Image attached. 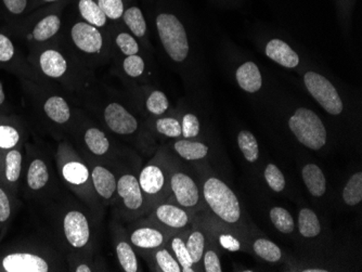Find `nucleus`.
Listing matches in <instances>:
<instances>
[{
  "mask_svg": "<svg viewBox=\"0 0 362 272\" xmlns=\"http://www.w3.org/2000/svg\"><path fill=\"white\" fill-rule=\"evenodd\" d=\"M6 9L11 14L20 16L26 11V8L29 5V0H3Z\"/></svg>",
  "mask_w": 362,
  "mask_h": 272,
  "instance_id": "49",
  "label": "nucleus"
},
{
  "mask_svg": "<svg viewBox=\"0 0 362 272\" xmlns=\"http://www.w3.org/2000/svg\"><path fill=\"white\" fill-rule=\"evenodd\" d=\"M84 156V155H82ZM85 157L90 169L94 192L104 206L114 205L118 191V171L114 163L102 162Z\"/></svg>",
  "mask_w": 362,
  "mask_h": 272,
  "instance_id": "17",
  "label": "nucleus"
},
{
  "mask_svg": "<svg viewBox=\"0 0 362 272\" xmlns=\"http://www.w3.org/2000/svg\"><path fill=\"white\" fill-rule=\"evenodd\" d=\"M68 263L70 271H101V267L96 265L94 255H68Z\"/></svg>",
  "mask_w": 362,
  "mask_h": 272,
  "instance_id": "43",
  "label": "nucleus"
},
{
  "mask_svg": "<svg viewBox=\"0 0 362 272\" xmlns=\"http://www.w3.org/2000/svg\"><path fill=\"white\" fill-rule=\"evenodd\" d=\"M251 247H252L253 254L261 261L277 264L280 263L282 259L283 254L280 247L270 240L258 237L251 243Z\"/></svg>",
  "mask_w": 362,
  "mask_h": 272,
  "instance_id": "33",
  "label": "nucleus"
},
{
  "mask_svg": "<svg viewBox=\"0 0 362 272\" xmlns=\"http://www.w3.org/2000/svg\"><path fill=\"white\" fill-rule=\"evenodd\" d=\"M3 166H4V156H3V154H1V152H0V171H3Z\"/></svg>",
  "mask_w": 362,
  "mask_h": 272,
  "instance_id": "53",
  "label": "nucleus"
},
{
  "mask_svg": "<svg viewBox=\"0 0 362 272\" xmlns=\"http://www.w3.org/2000/svg\"><path fill=\"white\" fill-rule=\"evenodd\" d=\"M172 160V156L161 150L139 173V185L142 187L150 209L170 197V171Z\"/></svg>",
  "mask_w": 362,
  "mask_h": 272,
  "instance_id": "9",
  "label": "nucleus"
},
{
  "mask_svg": "<svg viewBox=\"0 0 362 272\" xmlns=\"http://www.w3.org/2000/svg\"><path fill=\"white\" fill-rule=\"evenodd\" d=\"M304 84L316 101L331 116H339L344 110L343 101L337 88L321 74L309 70L304 75Z\"/></svg>",
  "mask_w": 362,
  "mask_h": 272,
  "instance_id": "20",
  "label": "nucleus"
},
{
  "mask_svg": "<svg viewBox=\"0 0 362 272\" xmlns=\"http://www.w3.org/2000/svg\"><path fill=\"white\" fill-rule=\"evenodd\" d=\"M72 1L52 4L45 10L43 16L32 26L27 39L38 45H45L59 37L64 23V13Z\"/></svg>",
  "mask_w": 362,
  "mask_h": 272,
  "instance_id": "16",
  "label": "nucleus"
},
{
  "mask_svg": "<svg viewBox=\"0 0 362 272\" xmlns=\"http://www.w3.org/2000/svg\"><path fill=\"white\" fill-rule=\"evenodd\" d=\"M186 231L172 233L167 241L166 247L170 249L175 259L182 268V272H194L196 269L193 265L192 259L186 247Z\"/></svg>",
  "mask_w": 362,
  "mask_h": 272,
  "instance_id": "30",
  "label": "nucleus"
},
{
  "mask_svg": "<svg viewBox=\"0 0 362 272\" xmlns=\"http://www.w3.org/2000/svg\"><path fill=\"white\" fill-rule=\"evenodd\" d=\"M113 243L116 249V259L120 267L125 272H138L139 261L137 252L130 245L127 231L124 230L118 225H114Z\"/></svg>",
  "mask_w": 362,
  "mask_h": 272,
  "instance_id": "21",
  "label": "nucleus"
},
{
  "mask_svg": "<svg viewBox=\"0 0 362 272\" xmlns=\"http://www.w3.org/2000/svg\"><path fill=\"white\" fill-rule=\"evenodd\" d=\"M96 3L106 13L108 21L116 23L122 20L123 13L126 7L125 0H96Z\"/></svg>",
  "mask_w": 362,
  "mask_h": 272,
  "instance_id": "45",
  "label": "nucleus"
},
{
  "mask_svg": "<svg viewBox=\"0 0 362 272\" xmlns=\"http://www.w3.org/2000/svg\"><path fill=\"white\" fill-rule=\"evenodd\" d=\"M343 201L347 206L355 207L362 201V173L357 171L348 179L343 189Z\"/></svg>",
  "mask_w": 362,
  "mask_h": 272,
  "instance_id": "35",
  "label": "nucleus"
},
{
  "mask_svg": "<svg viewBox=\"0 0 362 272\" xmlns=\"http://www.w3.org/2000/svg\"><path fill=\"white\" fill-rule=\"evenodd\" d=\"M80 109L74 99L64 90L49 89L42 94L40 110L43 116L52 130H57L63 138L71 134Z\"/></svg>",
  "mask_w": 362,
  "mask_h": 272,
  "instance_id": "10",
  "label": "nucleus"
},
{
  "mask_svg": "<svg viewBox=\"0 0 362 272\" xmlns=\"http://www.w3.org/2000/svg\"><path fill=\"white\" fill-rule=\"evenodd\" d=\"M208 237L202 223L196 215L193 225L186 231V247L192 259L193 265L196 271H201L202 266L203 254L208 245Z\"/></svg>",
  "mask_w": 362,
  "mask_h": 272,
  "instance_id": "22",
  "label": "nucleus"
},
{
  "mask_svg": "<svg viewBox=\"0 0 362 272\" xmlns=\"http://www.w3.org/2000/svg\"><path fill=\"white\" fill-rule=\"evenodd\" d=\"M238 147L247 162L254 164L258 161V141L252 132L241 130L238 135Z\"/></svg>",
  "mask_w": 362,
  "mask_h": 272,
  "instance_id": "36",
  "label": "nucleus"
},
{
  "mask_svg": "<svg viewBox=\"0 0 362 272\" xmlns=\"http://www.w3.org/2000/svg\"><path fill=\"white\" fill-rule=\"evenodd\" d=\"M66 268L60 257L38 252L19 251L6 254L0 259V271L49 272L60 271Z\"/></svg>",
  "mask_w": 362,
  "mask_h": 272,
  "instance_id": "13",
  "label": "nucleus"
},
{
  "mask_svg": "<svg viewBox=\"0 0 362 272\" xmlns=\"http://www.w3.org/2000/svg\"><path fill=\"white\" fill-rule=\"evenodd\" d=\"M21 143V132L11 124H0V149L3 151L17 148Z\"/></svg>",
  "mask_w": 362,
  "mask_h": 272,
  "instance_id": "42",
  "label": "nucleus"
},
{
  "mask_svg": "<svg viewBox=\"0 0 362 272\" xmlns=\"http://www.w3.org/2000/svg\"><path fill=\"white\" fill-rule=\"evenodd\" d=\"M66 1H72V0H40V3L43 5H52V4L66 3Z\"/></svg>",
  "mask_w": 362,
  "mask_h": 272,
  "instance_id": "50",
  "label": "nucleus"
},
{
  "mask_svg": "<svg viewBox=\"0 0 362 272\" xmlns=\"http://www.w3.org/2000/svg\"><path fill=\"white\" fill-rule=\"evenodd\" d=\"M205 211L227 227L245 233L244 211L240 201L228 183L216 175L207 174L201 180Z\"/></svg>",
  "mask_w": 362,
  "mask_h": 272,
  "instance_id": "5",
  "label": "nucleus"
},
{
  "mask_svg": "<svg viewBox=\"0 0 362 272\" xmlns=\"http://www.w3.org/2000/svg\"><path fill=\"white\" fill-rule=\"evenodd\" d=\"M263 178L266 180L269 188L275 193L282 192L287 185L285 175L277 165L269 163L263 171Z\"/></svg>",
  "mask_w": 362,
  "mask_h": 272,
  "instance_id": "44",
  "label": "nucleus"
},
{
  "mask_svg": "<svg viewBox=\"0 0 362 272\" xmlns=\"http://www.w3.org/2000/svg\"><path fill=\"white\" fill-rule=\"evenodd\" d=\"M170 190L168 199L193 214L205 211L201 183L190 171L179 164L173 157L170 171Z\"/></svg>",
  "mask_w": 362,
  "mask_h": 272,
  "instance_id": "11",
  "label": "nucleus"
},
{
  "mask_svg": "<svg viewBox=\"0 0 362 272\" xmlns=\"http://www.w3.org/2000/svg\"><path fill=\"white\" fill-rule=\"evenodd\" d=\"M144 106L148 113L151 116H164L165 113L170 109V101L167 99L166 94L161 90H152L150 94L146 96Z\"/></svg>",
  "mask_w": 362,
  "mask_h": 272,
  "instance_id": "41",
  "label": "nucleus"
},
{
  "mask_svg": "<svg viewBox=\"0 0 362 272\" xmlns=\"http://www.w3.org/2000/svg\"><path fill=\"white\" fill-rule=\"evenodd\" d=\"M301 178L306 188L313 197H323L327 192V179L321 167L317 164H306L301 168Z\"/></svg>",
  "mask_w": 362,
  "mask_h": 272,
  "instance_id": "28",
  "label": "nucleus"
},
{
  "mask_svg": "<svg viewBox=\"0 0 362 272\" xmlns=\"http://www.w3.org/2000/svg\"><path fill=\"white\" fill-rule=\"evenodd\" d=\"M196 215L177 204L173 199H166L151 209L146 219L174 233L188 230L194 223Z\"/></svg>",
  "mask_w": 362,
  "mask_h": 272,
  "instance_id": "15",
  "label": "nucleus"
},
{
  "mask_svg": "<svg viewBox=\"0 0 362 272\" xmlns=\"http://www.w3.org/2000/svg\"><path fill=\"white\" fill-rule=\"evenodd\" d=\"M6 101V94L4 92L3 84L0 82V106H4Z\"/></svg>",
  "mask_w": 362,
  "mask_h": 272,
  "instance_id": "51",
  "label": "nucleus"
},
{
  "mask_svg": "<svg viewBox=\"0 0 362 272\" xmlns=\"http://www.w3.org/2000/svg\"><path fill=\"white\" fill-rule=\"evenodd\" d=\"M235 78L241 89L249 94L259 92L263 86L261 70L252 61L245 62L242 66H239L235 73Z\"/></svg>",
  "mask_w": 362,
  "mask_h": 272,
  "instance_id": "29",
  "label": "nucleus"
},
{
  "mask_svg": "<svg viewBox=\"0 0 362 272\" xmlns=\"http://www.w3.org/2000/svg\"><path fill=\"white\" fill-rule=\"evenodd\" d=\"M156 27L161 45L170 61L177 64L187 62L190 56V40L180 18L172 11L158 12Z\"/></svg>",
  "mask_w": 362,
  "mask_h": 272,
  "instance_id": "7",
  "label": "nucleus"
},
{
  "mask_svg": "<svg viewBox=\"0 0 362 272\" xmlns=\"http://www.w3.org/2000/svg\"><path fill=\"white\" fill-rule=\"evenodd\" d=\"M76 141L82 155L102 162L113 163L116 148L106 130L96 124L87 112L80 109L73 130L70 134Z\"/></svg>",
  "mask_w": 362,
  "mask_h": 272,
  "instance_id": "6",
  "label": "nucleus"
},
{
  "mask_svg": "<svg viewBox=\"0 0 362 272\" xmlns=\"http://www.w3.org/2000/svg\"><path fill=\"white\" fill-rule=\"evenodd\" d=\"M15 54L17 51L12 40L0 33V63H10L15 59Z\"/></svg>",
  "mask_w": 362,
  "mask_h": 272,
  "instance_id": "48",
  "label": "nucleus"
},
{
  "mask_svg": "<svg viewBox=\"0 0 362 272\" xmlns=\"http://www.w3.org/2000/svg\"><path fill=\"white\" fill-rule=\"evenodd\" d=\"M130 227L126 231L130 245L135 251L142 254L144 257L150 255L156 249L165 247L173 233L156 223H151L148 219L142 221L137 219L134 225Z\"/></svg>",
  "mask_w": 362,
  "mask_h": 272,
  "instance_id": "14",
  "label": "nucleus"
},
{
  "mask_svg": "<svg viewBox=\"0 0 362 272\" xmlns=\"http://www.w3.org/2000/svg\"><path fill=\"white\" fill-rule=\"evenodd\" d=\"M297 227H299L301 237L305 239H315L323 230L317 214L313 209H307V207L299 211Z\"/></svg>",
  "mask_w": 362,
  "mask_h": 272,
  "instance_id": "34",
  "label": "nucleus"
},
{
  "mask_svg": "<svg viewBox=\"0 0 362 272\" xmlns=\"http://www.w3.org/2000/svg\"><path fill=\"white\" fill-rule=\"evenodd\" d=\"M202 266L204 271L206 272H221L220 259H219L218 253L212 245H207L203 254Z\"/></svg>",
  "mask_w": 362,
  "mask_h": 272,
  "instance_id": "47",
  "label": "nucleus"
},
{
  "mask_svg": "<svg viewBox=\"0 0 362 272\" xmlns=\"http://www.w3.org/2000/svg\"><path fill=\"white\" fill-rule=\"evenodd\" d=\"M60 38L74 56L94 72L112 58L108 32L82 21L75 12L64 17Z\"/></svg>",
  "mask_w": 362,
  "mask_h": 272,
  "instance_id": "3",
  "label": "nucleus"
},
{
  "mask_svg": "<svg viewBox=\"0 0 362 272\" xmlns=\"http://www.w3.org/2000/svg\"><path fill=\"white\" fill-rule=\"evenodd\" d=\"M289 130L306 148L318 151L325 148L327 132L325 124L313 111L299 108L289 118Z\"/></svg>",
  "mask_w": 362,
  "mask_h": 272,
  "instance_id": "12",
  "label": "nucleus"
},
{
  "mask_svg": "<svg viewBox=\"0 0 362 272\" xmlns=\"http://www.w3.org/2000/svg\"><path fill=\"white\" fill-rule=\"evenodd\" d=\"M146 64L140 54H132V56H124L120 60V68L123 73L132 80H138L142 78L146 73Z\"/></svg>",
  "mask_w": 362,
  "mask_h": 272,
  "instance_id": "39",
  "label": "nucleus"
},
{
  "mask_svg": "<svg viewBox=\"0 0 362 272\" xmlns=\"http://www.w3.org/2000/svg\"><path fill=\"white\" fill-rule=\"evenodd\" d=\"M123 23L126 26L130 33L134 35L137 39H144L148 33L146 18L142 10L137 6H128L125 7L122 17Z\"/></svg>",
  "mask_w": 362,
  "mask_h": 272,
  "instance_id": "31",
  "label": "nucleus"
},
{
  "mask_svg": "<svg viewBox=\"0 0 362 272\" xmlns=\"http://www.w3.org/2000/svg\"><path fill=\"white\" fill-rule=\"evenodd\" d=\"M36 66L40 74L50 82H57L80 106L82 99L96 85L94 70L74 56L61 38L40 46L36 52Z\"/></svg>",
  "mask_w": 362,
  "mask_h": 272,
  "instance_id": "1",
  "label": "nucleus"
},
{
  "mask_svg": "<svg viewBox=\"0 0 362 272\" xmlns=\"http://www.w3.org/2000/svg\"><path fill=\"white\" fill-rule=\"evenodd\" d=\"M154 130L161 136L170 139L181 138V124L174 116H158L154 120Z\"/></svg>",
  "mask_w": 362,
  "mask_h": 272,
  "instance_id": "40",
  "label": "nucleus"
},
{
  "mask_svg": "<svg viewBox=\"0 0 362 272\" xmlns=\"http://www.w3.org/2000/svg\"><path fill=\"white\" fill-rule=\"evenodd\" d=\"M303 271H305V272H327V270H325V269H305V270H303Z\"/></svg>",
  "mask_w": 362,
  "mask_h": 272,
  "instance_id": "52",
  "label": "nucleus"
},
{
  "mask_svg": "<svg viewBox=\"0 0 362 272\" xmlns=\"http://www.w3.org/2000/svg\"><path fill=\"white\" fill-rule=\"evenodd\" d=\"M265 51L269 59L285 68H295L299 64V54L292 49L287 42L277 39V38L271 39L267 44Z\"/></svg>",
  "mask_w": 362,
  "mask_h": 272,
  "instance_id": "26",
  "label": "nucleus"
},
{
  "mask_svg": "<svg viewBox=\"0 0 362 272\" xmlns=\"http://www.w3.org/2000/svg\"><path fill=\"white\" fill-rule=\"evenodd\" d=\"M181 138L196 139L200 136L201 123L198 116L193 113H186L180 120Z\"/></svg>",
  "mask_w": 362,
  "mask_h": 272,
  "instance_id": "46",
  "label": "nucleus"
},
{
  "mask_svg": "<svg viewBox=\"0 0 362 272\" xmlns=\"http://www.w3.org/2000/svg\"><path fill=\"white\" fill-rule=\"evenodd\" d=\"M203 211L205 213L204 216L199 213L196 214V217L204 227L211 243H214L215 247H218L219 249L229 252V253L246 251L247 239L245 233L235 230V229H231V228L218 223L206 211Z\"/></svg>",
  "mask_w": 362,
  "mask_h": 272,
  "instance_id": "18",
  "label": "nucleus"
},
{
  "mask_svg": "<svg viewBox=\"0 0 362 272\" xmlns=\"http://www.w3.org/2000/svg\"><path fill=\"white\" fill-rule=\"evenodd\" d=\"M110 36L111 52L118 51L120 56H127L140 54L138 40L130 32L123 31L111 26L108 30Z\"/></svg>",
  "mask_w": 362,
  "mask_h": 272,
  "instance_id": "27",
  "label": "nucleus"
},
{
  "mask_svg": "<svg viewBox=\"0 0 362 272\" xmlns=\"http://www.w3.org/2000/svg\"><path fill=\"white\" fill-rule=\"evenodd\" d=\"M56 163L58 174L63 185L94 214L96 218L101 221L104 206L94 192L89 166L85 157L68 138L62 139L58 146Z\"/></svg>",
  "mask_w": 362,
  "mask_h": 272,
  "instance_id": "4",
  "label": "nucleus"
},
{
  "mask_svg": "<svg viewBox=\"0 0 362 272\" xmlns=\"http://www.w3.org/2000/svg\"><path fill=\"white\" fill-rule=\"evenodd\" d=\"M22 168H23V153L21 148L17 147L6 151L1 175H3L4 185L9 190H17L22 176Z\"/></svg>",
  "mask_w": 362,
  "mask_h": 272,
  "instance_id": "24",
  "label": "nucleus"
},
{
  "mask_svg": "<svg viewBox=\"0 0 362 272\" xmlns=\"http://www.w3.org/2000/svg\"><path fill=\"white\" fill-rule=\"evenodd\" d=\"M269 218L277 231L289 235L295 230L294 218L285 207L273 206L269 211Z\"/></svg>",
  "mask_w": 362,
  "mask_h": 272,
  "instance_id": "37",
  "label": "nucleus"
},
{
  "mask_svg": "<svg viewBox=\"0 0 362 272\" xmlns=\"http://www.w3.org/2000/svg\"><path fill=\"white\" fill-rule=\"evenodd\" d=\"M99 221L82 201L64 202L57 215V233L62 249L68 255H94Z\"/></svg>",
  "mask_w": 362,
  "mask_h": 272,
  "instance_id": "2",
  "label": "nucleus"
},
{
  "mask_svg": "<svg viewBox=\"0 0 362 272\" xmlns=\"http://www.w3.org/2000/svg\"><path fill=\"white\" fill-rule=\"evenodd\" d=\"M173 151L187 162H198L204 160L210 154V147L202 141L179 138L172 144Z\"/></svg>",
  "mask_w": 362,
  "mask_h": 272,
  "instance_id": "25",
  "label": "nucleus"
},
{
  "mask_svg": "<svg viewBox=\"0 0 362 272\" xmlns=\"http://www.w3.org/2000/svg\"><path fill=\"white\" fill-rule=\"evenodd\" d=\"M25 187L31 194L40 197L54 195L57 192L54 171L45 156L34 154L30 159L25 171Z\"/></svg>",
  "mask_w": 362,
  "mask_h": 272,
  "instance_id": "19",
  "label": "nucleus"
},
{
  "mask_svg": "<svg viewBox=\"0 0 362 272\" xmlns=\"http://www.w3.org/2000/svg\"><path fill=\"white\" fill-rule=\"evenodd\" d=\"M146 259H149L154 271L182 272V268L166 245L152 252Z\"/></svg>",
  "mask_w": 362,
  "mask_h": 272,
  "instance_id": "32",
  "label": "nucleus"
},
{
  "mask_svg": "<svg viewBox=\"0 0 362 272\" xmlns=\"http://www.w3.org/2000/svg\"><path fill=\"white\" fill-rule=\"evenodd\" d=\"M118 171V191H116V218L135 221L150 211V205L139 185L138 176L127 169Z\"/></svg>",
  "mask_w": 362,
  "mask_h": 272,
  "instance_id": "8",
  "label": "nucleus"
},
{
  "mask_svg": "<svg viewBox=\"0 0 362 272\" xmlns=\"http://www.w3.org/2000/svg\"><path fill=\"white\" fill-rule=\"evenodd\" d=\"M72 8L82 21L87 22L96 27L101 28L104 31L110 30L108 19L106 13L102 11L96 0H72Z\"/></svg>",
  "mask_w": 362,
  "mask_h": 272,
  "instance_id": "23",
  "label": "nucleus"
},
{
  "mask_svg": "<svg viewBox=\"0 0 362 272\" xmlns=\"http://www.w3.org/2000/svg\"><path fill=\"white\" fill-rule=\"evenodd\" d=\"M15 213V199L9 189L0 183V233L9 225Z\"/></svg>",
  "mask_w": 362,
  "mask_h": 272,
  "instance_id": "38",
  "label": "nucleus"
}]
</instances>
